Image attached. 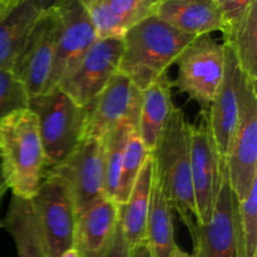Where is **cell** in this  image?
Listing matches in <instances>:
<instances>
[{
    "label": "cell",
    "instance_id": "18",
    "mask_svg": "<svg viewBox=\"0 0 257 257\" xmlns=\"http://www.w3.org/2000/svg\"><path fill=\"white\" fill-rule=\"evenodd\" d=\"M173 82L165 73L141 92V109L137 132L143 145L152 151L160 140L175 104L171 97Z\"/></svg>",
    "mask_w": 257,
    "mask_h": 257
},
{
    "label": "cell",
    "instance_id": "10",
    "mask_svg": "<svg viewBox=\"0 0 257 257\" xmlns=\"http://www.w3.org/2000/svg\"><path fill=\"white\" fill-rule=\"evenodd\" d=\"M201 118L197 125L191 124V181L196 205L195 221L206 223L212 216L220 193L225 162L217 152L207 117Z\"/></svg>",
    "mask_w": 257,
    "mask_h": 257
},
{
    "label": "cell",
    "instance_id": "9",
    "mask_svg": "<svg viewBox=\"0 0 257 257\" xmlns=\"http://www.w3.org/2000/svg\"><path fill=\"white\" fill-rule=\"evenodd\" d=\"M122 53V37L98 39L55 88L80 107L90 104L118 72Z\"/></svg>",
    "mask_w": 257,
    "mask_h": 257
},
{
    "label": "cell",
    "instance_id": "15",
    "mask_svg": "<svg viewBox=\"0 0 257 257\" xmlns=\"http://www.w3.org/2000/svg\"><path fill=\"white\" fill-rule=\"evenodd\" d=\"M225 45V44H223ZM241 69L232 50L225 45V73L206 115L218 155L225 162L240 113Z\"/></svg>",
    "mask_w": 257,
    "mask_h": 257
},
{
    "label": "cell",
    "instance_id": "20",
    "mask_svg": "<svg viewBox=\"0 0 257 257\" xmlns=\"http://www.w3.org/2000/svg\"><path fill=\"white\" fill-rule=\"evenodd\" d=\"M2 227L14 240L18 257H49L32 200L12 195Z\"/></svg>",
    "mask_w": 257,
    "mask_h": 257
},
{
    "label": "cell",
    "instance_id": "25",
    "mask_svg": "<svg viewBox=\"0 0 257 257\" xmlns=\"http://www.w3.org/2000/svg\"><path fill=\"white\" fill-rule=\"evenodd\" d=\"M150 155L151 152L143 145L137 128H132L128 136L127 143H125L122 167H120L119 183H118L117 193L114 197V201L119 206L127 201L133 185Z\"/></svg>",
    "mask_w": 257,
    "mask_h": 257
},
{
    "label": "cell",
    "instance_id": "13",
    "mask_svg": "<svg viewBox=\"0 0 257 257\" xmlns=\"http://www.w3.org/2000/svg\"><path fill=\"white\" fill-rule=\"evenodd\" d=\"M89 105L84 137L103 141L122 120L136 128L141 109V90L127 75L117 72Z\"/></svg>",
    "mask_w": 257,
    "mask_h": 257
},
{
    "label": "cell",
    "instance_id": "14",
    "mask_svg": "<svg viewBox=\"0 0 257 257\" xmlns=\"http://www.w3.org/2000/svg\"><path fill=\"white\" fill-rule=\"evenodd\" d=\"M55 39L57 20L49 8L35 23L10 69L22 80L30 97L44 92L54 57Z\"/></svg>",
    "mask_w": 257,
    "mask_h": 257
},
{
    "label": "cell",
    "instance_id": "27",
    "mask_svg": "<svg viewBox=\"0 0 257 257\" xmlns=\"http://www.w3.org/2000/svg\"><path fill=\"white\" fill-rule=\"evenodd\" d=\"M30 95L12 70L0 69V120L19 110L28 109Z\"/></svg>",
    "mask_w": 257,
    "mask_h": 257
},
{
    "label": "cell",
    "instance_id": "21",
    "mask_svg": "<svg viewBox=\"0 0 257 257\" xmlns=\"http://www.w3.org/2000/svg\"><path fill=\"white\" fill-rule=\"evenodd\" d=\"M43 12L35 0H22L0 22V69H12L15 57Z\"/></svg>",
    "mask_w": 257,
    "mask_h": 257
},
{
    "label": "cell",
    "instance_id": "4",
    "mask_svg": "<svg viewBox=\"0 0 257 257\" xmlns=\"http://www.w3.org/2000/svg\"><path fill=\"white\" fill-rule=\"evenodd\" d=\"M28 109L37 119L47 170L62 163L84 138L89 105L80 107L54 88L30 97Z\"/></svg>",
    "mask_w": 257,
    "mask_h": 257
},
{
    "label": "cell",
    "instance_id": "24",
    "mask_svg": "<svg viewBox=\"0 0 257 257\" xmlns=\"http://www.w3.org/2000/svg\"><path fill=\"white\" fill-rule=\"evenodd\" d=\"M132 128L128 120L118 123L103 140V163H104V196L114 200L119 183L120 167L125 143Z\"/></svg>",
    "mask_w": 257,
    "mask_h": 257
},
{
    "label": "cell",
    "instance_id": "5",
    "mask_svg": "<svg viewBox=\"0 0 257 257\" xmlns=\"http://www.w3.org/2000/svg\"><path fill=\"white\" fill-rule=\"evenodd\" d=\"M177 78L173 87L200 105V115L208 114L211 102L225 73V45L211 34L193 38L176 58Z\"/></svg>",
    "mask_w": 257,
    "mask_h": 257
},
{
    "label": "cell",
    "instance_id": "8",
    "mask_svg": "<svg viewBox=\"0 0 257 257\" xmlns=\"http://www.w3.org/2000/svg\"><path fill=\"white\" fill-rule=\"evenodd\" d=\"M52 9L57 20V39L44 92L54 89L98 40L92 20L79 0H57Z\"/></svg>",
    "mask_w": 257,
    "mask_h": 257
},
{
    "label": "cell",
    "instance_id": "7",
    "mask_svg": "<svg viewBox=\"0 0 257 257\" xmlns=\"http://www.w3.org/2000/svg\"><path fill=\"white\" fill-rule=\"evenodd\" d=\"M32 203L48 256L60 257L73 248L77 215L65 183L58 176L45 172Z\"/></svg>",
    "mask_w": 257,
    "mask_h": 257
},
{
    "label": "cell",
    "instance_id": "2",
    "mask_svg": "<svg viewBox=\"0 0 257 257\" xmlns=\"http://www.w3.org/2000/svg\"><path fill=\"white\" fill-rule=\"evenodd\" d=\"M0 166L8 190L32 200L45 175V157L37 119L29 109L0 120Z\"/></svg>",
    "mask_w": 257,
    "mask_h": 257
},
{
    "label": "cell",
    "instance_id": "36",
    "mask_svg": "<svg viewBox=\"0 0 257 257\" xmlns=\"http://www.w3.org/2000/svg\"><path fill=\"white\" fill-rule=\"evenodd\" d=\"M171 257H192V255H190V253H187V252H185V251H182L181 250L180 247H176V250L173 251V253H172V256Z\"/></svg>",
    "mask_w": 257,
    "mask_h": 257
},
{
    "label": "cell",
    "instance_id": "32",
    "mask_svg": "<svg viewBox=\"0 0 257 257\" xmlns=\"http://www.w3.org/2000/svg\"><path fill=\"white\" fill-rule=\"evenodd\" d=\"M22 0H0V22L17 7Z\"/></svg>",
    "mask_w": 257,
    "mask_h": 257
},
{
    "label": "cell",
    "instance_id": "19",
    "mask_svg": "<svg viewBox=\"0 0 257 257\" xmlns=\"http://www.w3.org/2000/svg\"><path fill=\"white\" fill-rule=\"evenodd\" d=\"M155 165L152 157L143 165L125 203L119 206V222L123 235L131 247L146 241V226L150 212Z\"/></svg>",
    "mask_w": 257,
    "mask_h": 257
},
{
    "label": "cell",
    "instance_id": "33",
    "mask_svg": "<svg viewBox=\"0 0 257 257\" xmlns=\"http://www.w3.org/2000/svg\"><path fill=\"white\" fill-rule=\"evenodd\" d=\"M131 257H152L151 256L150 248H148L146 241L142 243H138V245L135 246V247H132Z\"/></svg>",
    "mask_w": 257,
    "mask_h": 257
},
{
    "label": "cell",
    "instance_id": "17",
    "mask_svg": "<svg viewBox=\"0 0 257 257\" xmlns=\"http://www.w3.org/2000/svg\"><path fill=\"white\" fill-rule=\"evenodd\" d=\"M150 14L192 37L221 32L223 28L216 0H162L151 9Z\"/></svg>",
    "mask_w": 257,
    "mask_h": 257
},
{
    "label": "cell",
    "instance_id": "16",
    "mask_svg": "<svg viewBox=\"0 0 257 257\" xmlns=\"http://www.w3.org/2000/svg\"><path fill=\"white\" fill-rule=\"evenodd\" d=\"M119 221V205L102 196L77 215L74 246L79 257H102Z\"/></svg>",
    "mask_w": 257,
    "mask_h": 257
},
{
    "label": "cell",
    "instance_id": "23",
    "mask_svg": "<svg viewBox=\"0 0 257 257\" xmlns=\"http://www.w3.org/2000/svg\"><path fill=\"white\" fill-rule=\"evenodd\" d=\"M223 43L237 59L243 74L257 80V0L236 24L222 30Z\"/></svg>",
    "mask_w": 257,
    "mask_h": 257
},
{
    "label": "cell",
    "instance_id": "26",
    "mask_svg": "<svg viewBox=\"0 0 257 257\" xmlns=\"http://www.w3.org/2000/svg\"><path fill=\"white\" fill-rule=\"evenodd\" d=\"M236 226L238 257H257V182L245 200L238 201Z\"/></svg>",
    "mask_w": 257,
    "mask_h": 257
},
{
    "label": "cell",
    "instance_id": "35",
    "mask_svg": "<svg viewBox=\"0 0 257 257\" xmlns=\"http://www.w3.org/2000/svg\"><path fill=\"white\" fill-rule=\"evenodd\" d=\"M35 2H37L38 4L43 8V9L47 10V9H49V8H52L57 0H35Z\"/></svg>",
    "mask_w": 257,
    "mask_h": 257
},
{
    "label": "cell",
    "instance_id": "3",
    "mask_svg": "<svg viewBox=\"0 0 257 257\" xmlns=\"http://www.w3.org/2000/svg\"><path fill=\"white\" fill-rule=\"evenodd\" d=\"M190 135L191 124L186 120L182 109L175 107L157 145L151 151L156 178L172 210H177L181 218L185 216L196 218L191 181Z\"/></svg>",
    "mask_w": 257,
    "mask_h": 257
},
{
    "label": "cell",
    "instance_id": "29",
    "mask_svg": "<svg viewBox=\"0 0 257 257\" xmlns=\"http://www.w3.org/2000/svg\"><path fill=\"white\" fill-rule=\"evenodd\" d=\"M104 2L122 28L123 34L131 25L147 17L143 9L142 0H104Z\"/></svg>",
    "mask_w": 257,
    "mask_h": 257
},
{
    "label": "cell",
    "instance_id": "12",
    "mask_svg": "<svg viewBox=\"0 0 257 257\" xmlns=\"http://www.w3.org/2000/svg\"><path fill=\"white\" fill-rule=\"evenodd\" d=\"M238 200L223 173L220 193L210 221L197 223L185 216L182 221L190 230L195 246L192 257H238V236L236 216Z\"/></svg>",
    "mask_w": 257,
    "mask_h": 257
},
{
    "label": "cell",
    "instance_id": "11",
    "mask_svg": "<svg viewBox=\"0 0 257 257\" xmlns=\"http://www.w3.org/2000/svg\"><path fill=\"white\" fill-rule=\"evenodd\" d=\"M45 172L58 176L65 183L75 215H79L90 203L104 196L103 141L84 137L62 163Z\"/></svg>",
    "mask_w": 257,
    "mask_h": 257
},
{
    "label": "cell",
    "instance_id": "6",
    "mask_svg": "<svg viewBox=\"0 0 257 257\" xmlns=\"http://www.w3.org/2000/svg\"><path fill=\"white\" fill-rule=\"evenodd\" d=\"M256 79L241 72L240 113L225 158L227 180L238 201L245 200L257 182V87Z\"/></svg>",
    "mask_w": 257,
    "mask_h": 257
},
{
    "label": "cell",
    "instance_id": "37",
    "mask_svg": "<svg viewBox=\"0 0 257 257\" xmlns=\"http://www.w3.org/2000/svg\"><path fill=\"white\" fill-rule=\"evenodd\" d=\"M60 257H79V255H78L77 250H75V248L73 247V248H70V250H68L67 252L63 253V255L60 256Z\"/></svg>",
    "mask_w": 257,
    "mask_h": 257
},
{
    "label": "cell",
    "instance_id": "28",
    "mask_svg": "<svg viewBox=\"0 0 257 257\" xmlns=\"http://www.w3.org/2000/svg\"><path fill=\"white\" fill-rule=\"evenodd\" d=\"M89 15L92 24L97 32L98 39L110 37H122L123 30L104 0H79Z\"/></svg>",
    "mask_w": 257,
    "mask_h": 257
},
{
    "label": "cell",
    "instance_id": "22",
    "mask_svg": "<svg viewBox=\"0 0 257 257\" xmlns=\"http://www.w3.org/2000/svg\"><path fill=\"white\" fill-rule=\"evenodd\" d=\"M146 243L152 257H171L177 245L172 221V207L153 176L150 212L146 226Z\"/></svg>",
    "mask_w": 257,
    "mask_h": 257
},
{
    "label": "cell",
    "instance_id": "30",
    "mask_svg": "<svg viewBox=\"0 0 257 257\" xmlns=\"http://www.w3.org/2000/svg\"><path fill=\"white\" fill-rule=\"evenodd\" d=\"M253 2L255 0H216L222 15V30L236 24L246 14Z\"/></svg>",
    "mask_w": 257,
    "mask_h": 257
},
{
    "label": "cell",
    "instance_id": "1",
    "mask_svg": "<svg viewBox=\"0 0 257 257\" xmlns=\"http://www.w3.org/2000/svg\"><path fill=\"white\" fill-rule=\"evenodd\" d=\"M156 15H147L122 35L123 53L118 72L127 75L142 92L167 73L183 48L193 39Z\"/></svg>",
    "mask_w": 257,
    "mask_h": 257
},
{
    "label": "cell",
    "instance_id": "31",
    "mask_svg": "<svg viewBox=\"0 0 257 257\" xmlns=\"http://www.w3.org/2000/svg\"><path fill=\"white\" fill-rule=\"evenodd\" d=\"M131 251H132V247L128 245L127 240L123 235L122 226L118 221L114 235H113L109 246H108L102 257H131Z\"/></svg>",
    "mask_w": 257,
    "mask_h": 257
},
{
    "label": "cell",
    "instance_id": "34",
    "mask_svg": "<svg viewBox=\"0 0 257 257\" xmlns=\"http://www.w3.org/2000/svg\"><path fill=\"white\" fill-rule=\"evenodd\" d=\"M7 191H8V187L4 182V178H3L2 166H0V206H2V201H3V198H4V195ZM0 228H2V220H0Z\"/></svg>",
    "mask_w": 257,
    "mask_h": 257
}]
</instances>
